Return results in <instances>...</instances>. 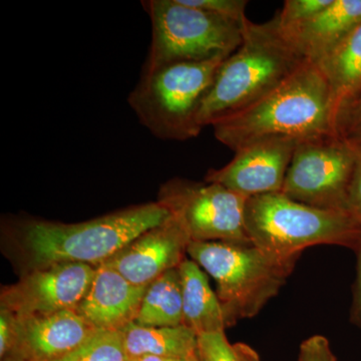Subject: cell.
Masks as SVG:
<instances>
[{
  "label": "cell",
  "instance_id": "3957f363",
  "mask_svg": "<svg viewBox=\"0 0 361 361\" xmlns=\"http://www.w3.org/2000/svg\"><path fill=\"white\" fill-rule=\"evenodd\" d=\"M172 213L160 202L142 204L77 224L32 220L21 227L23 245L37 268L58 263L102 265Z\"/></svg>",
  "mask_w": 361,
  "mask_h": 361
},
{
  "label": "cell",
  "instance_id": "4dcf8cb0",
  "mask_svg": "<svg viewBox=\"0 0 361 361\" xmlns=\"http://www.w3.org/2000/svg\"><path fill=\"white\" fill-rule=\"evenodd\" d=\"M191 361H201L200 358H199L198 353H196V355L191 358Z\"/></svg>",
  "mask_w": 361,
  "mask_h": 361
},
{
  "label": "cell",
  "instance_id": "30bf717a",
  "mask_svg": "<svg viewBox=\"0 0 361 361\" xmlns=\"http://www.w3.org/2000/svg\"><path fill=\"white\" fill-rule=\"evenodd\" d=\"M94 273L96 267L77 262L35 268L20 283L4 292L1 305L20 318L77 310Z\"/></svg>",
  "mask_w": 361,
  "mask_h": 361
},
{
  "label": "cell",
  "instance_id": "7a4b0ae2",
  "mask_svg": "<svg viewBox=\"0 0 361 361\" xmlns=\"http://www.w3.org/2000/svg\"><path fill=\"white\" fill-rule=\"evenodd\" d=\"M280 30L276 18L264 23L248 20L243 42L223 61L200 109L202 130L246 110L269 94L306 63Z\"/></svg>",
  "mask_w": 361,
  "mask_h": 361
},
{
  "label": "cell",
  "instance_id": "6da1fadb",
  "mask_svg": "<svg viewBox=\"0 0 361 361\" xmlns=\"http://www.w3.org/2000/svg\"><path fill=\"white\" fill-rule=\"evenodd\" d=\"M212 128L216 139L233 152L269 140L299 142L339 135L329 82L310 61L257 103Z\"/></svg>",
  "mask_w": 361,
  "mask_h": 361
},
{
  "label": "cell",
  "instance_id": "cb8c5ba5",
  "mask_svg": "<svg viewBox=\"0 0 361 361\" xmlns=\"http://www.w3.org/2000/svg\"><path fill=\"white\" fill-rule=\"evenodd\" d=\"M338 135L351 144L361 145V94L342 113Z\"/></svg>",
  "mask_w": 361,
  "mask_h": 361
},
{
  "label": "cell",
  "instance_id": "4316f807",
  "mask_svg": "<svg viewBox=\"0 0 361 361\" xmlns=\"http://www.w3.org/2000/svg\"><path fill=\"white\" fill-rule=\"evenodd\" d=\"M348 212L361 223V145H358L355 171L348 194Z\"/></svg>",
  "mask_w": 361,
  "mask_h": 361
},
{
  "label": "cell",
  "instance_id": "9a60e30c",
  "mask_svg": "<svg viewBox=\"0 0 361 361\" xmlns=\"http://www.w3.org/2000/svg\"><path fill=\"white\" fill-rule=\"evenodd\" d=\"M361 25V0H332L313 20L287 35L306 61L317 65Z\"/></svg>",
  "mask_w": 361,
  "mask_h": 361
},
{
  "label": "cell",
  "instance_id": "44dd1931",
  "mask_svg": "<svg viewBox=\"0 0 361 361\" xmlns=\"http://www.w3.org/2000/svg\"><path fill=\"white\" fill-rule=\"evenodd\" d=\"M197 353L201 361H260L250 346L230 343L224 331L198 336Z\"/></svg>",
  "mask_w": 361,
  "mask_h": 361
},
{
  "label": "cell",
  "instance_id": "f546056e",
  "mask_svg": "<svg viewBox=\"0 0 361 361\" xmlns=\"http://www.w3.org/2000/svg\"><path fill=\"white\" fill-rule=\"evenodd\" d=\"M1 361H27L23 356L18 355V353H9L1 358Z\"/></svg>",
  "mask_w": 361,
  "mask_h": 361
},
{
  "label": "cell",
  "instance_id": "603a6c76",
  "mask_svg": "<svg viewBox=\"0 0 361 361\" xmlns=\"http://www.w3.org/2000/svg\"><path fill=\"white\" fill-rule=\"evenodd\" d=\"M187 6L203 9L236 21L244 25L248 21L246 16V7L248 1L246 0H182Z\"/></svg>",
  "mask_w": 361,
  "mask_h": 361
},
{
  "label": "cell",
  "instance_id": "5b68a950",
  "mask_svg": "<svg viewBox=\"0 0 361 361\" xmlns=\"http://www.w3.org/2000/svg\"><path fill=\"white\" fill-rule=\"evenodd\" d=\"M187 253L217 283L226 327L257 315L279 293L297 262L252 243L191 241Z\"/></svg>",
  "mask_w": 361,
  "mask_h": 361
},
{
  "label": "cell",
  "instance_id": "5bb4252c",
  "mask_svg": "<svg viewBox=\"0 0 361 361\" xmlns=\"http://www.w3.org/2000/svg\"><path fill=\"white\" fill-rule=\"evenodd\" d=\"M147 288L130 283L109 266L99 265L75 311L97 330H122L135 322Z\"/></svg>",
  "mask_w": 361,
  "mask_h": 361
},
{
  "label": "cell",
  "instance_id": "7c38bea8",
  "mask_svg": "<svg viewBox=\"0 0 361 361\" xmlns=\"http://www.w3.org/2000/svg\"><path fill=\"white\" fill-rule=\"evenodd\" d=\"M191 239L174 215L149 230L104 265L113 268L130 283L149 286L164 273L179 267Z\"/></svg>",
  "mask_w": 361,
  "mask_h": 361
},
{
  "label": "cell",
  "instance_id": "d4e9b609",
  "mask_svg": "<svg viewBox=\"0 0 361 361\" xmlns=\"http://www.w3.org/2000/svg\"><path fill=\"white\" fill-rule=\"evenodd\" d=\"M20 320L16 313L1 305L0 310V356L13 353L18 341Z\"/></svg>",
  "mask_w": 361,
  "mask_h": 361
},
{
  "label": "cell",
  "instance_id": "2e32d148",
  "mask_svg": "<svg viewBox=\"0 0 361 361\" xmlns=\"http://www.w3.org/2000/svg\"><path fill=\"white\" fill-rule=\"evenodd\" d=\"M182 280L184 325L197 336L224 331V312L208 277L193 260L184 259L179 266Z\"/></svg>",
  "mask_w": 361,
  "mask_h": 361
},
{
  "label": "cell",
  "instance_id": "ffe728a7",
  "mask_svg": "<svg viewBox=\"0 0 361 361\" xmlns=\"http://www.w3.org/2000/svg\"><path fill=\"white\" fill-rule=\"evenodd\" d=\"M52 361H129L121 330H97L68 355Z\"/></svg>",
  "mask_w": 361,
  "mask_h": 361
},
{
  "label": "cell",
  "instance_id": "7402d4cb",
  "mask_svg": "<svg viewBox=\"0 0 361 361\" xmlns=\"http://www.w3.org/2000/svg\"><path fill=\"white\" fill-rule=\"evenodd\" d=\"M331 2L332 0H286L275 18L281 32L287 35L310 23Z\"/></svg>",
  "mask_w": 361,
  "mask_h": 361
},
{
  "label": "cell",
  "instance_id": "ba28073f",
  "mask_svg": "<svg viewBox=\"0 0 361 361\" xmlns=\"http://www.w3.org/2000/svg\"><path fill=\"white\" fill-rule=\"evenodd\" d=\"M357 147L341 135L299 142L282 193L305 205L348 212Z\"/></svg>",
  "mask_w": 361,
  "mask_h": 361
},
{
  "label": "cell",
  "instance_id": "484cf974",
  "mask_svg": "<svg viewBox=\"0 0 361 361\" xmlns=\"http://www.w3.org/2000/svg\"><path fill=\"white\" fill-rule=\"evenodd\" d=\"M298 361H336L329 339L322 336H311L300 345Z\"/></svg>",
  "mask_w": 361,
  "mask_h": 361
},
{
  "label": "cell",
  "instance_id": "ac0fdd59",
  "mask_svg": "<svg viewBox=\"0 0 361 361\" xmlns=\"http://www.w3.org/2000/svg\"><path fill=\"white\" fill-rule=\"evenodd\" d=\"M121 331L129 360L147 355L189 360L196 355L198 348V336L186 325L142 326L134 322Z\"/></svg>",
  "mask_w": 361,
  "mask_h": 361
},
{
  "label": "cell",
  "instance_id": "1f68e13d",
  "mask_svg": "<svg viewBox=\"0 0 361 361\" xmlns=\"http://www.w3.org/2000/svg\"><path fill=\"white\" fill-rule=\"evenodd\" d=\"M129 361H137V360H129Z\"/></svg>",
  "mask_w": 361,
  "mask_h": 361
},
{
  "label": "cell",
  "instance_id": "52a82bcc",
  "mask_svg": "<svg viewBox=\"0 0 361 361\" xmlns=\"http://www.w3.org/2000/svg\"><path fill=\"white\" fill-rule=\"evenodd\" d=\"M152 23V42L142 71L173 63L231 56L243 42L244 25L182 0L142 1Z\"/></svg>",
  "mask_w": 361,
  "mask_h": 361
},
{
  "label": "cell",
  "instance_id": "277c9868",
  "mask_svg": "<svg viewBox=\"0 0 361 361\" xmlns=\"http://www.w3.org/2000/svg\"><path fill=\"white\" fill-rule=\"evenodd\" d=\"M244 219L252 244L287 260H298L308 247L356 252L361 245V223L350 213L305 205L282 192L247 199Z\"/></svg>",
  "mask_w": 361,
  "mask_h": 361
},
{
  "label": "cell",
  "instance_id": "f1b7e54d",
  "mask_svg": "<svg viewBox=\"0 0 361 361\" xmlns=\"http://www.w3.org/2000/svg\"><path fill=\"white\" fill-rule=\"evenodd\" d=\"M193 356H192V357H193ZM191 358H189V360H185V358L163 357V356L147 355L142 356V357L139 358L137 361H191Z\"/></svg>",
  "mask_w": 361,
  "mask_h": 361
},
{
  "label": "cell",
  "instance_id": "8992f818",
  "mask_svg": "<svg viewBox=\"0 0 361 361\" xmlns=\"http://www.w3.org/2000/svg\"><path fill=\"white\" fill-rule=\"evenodd\" d=\"M226 59L142 71L128 103L141 125L159 139L184 142L198 137L199 109Z\"/></svg>",
  "mask_w": 361,
  "mask_h": 361
},
{
  "label": "cell",
  "instance_id": "83f0119b",
  "mask_svg": "<svg viewBox=\"0 0 361 361\" xmlns=\"http://www.w3.org/2000/svg\"><path fill=\"white\" fill-rule=\"evenodd\" d=\"M356 253H357V276H356L355 285L351 320L361 327V245Z\"/></svg>",
  "mask_w": 361,
  "mask_h": 361
},
{
  "label": "cell",
  "instance_id": "4fadbf2b",
  "mask_svg": "<svg viewBox=\"0 0 361 361\" xmlns=\"http://www.w3.org/2000/svg\"><path fill=\"white\" fill-rule=\"evenodd\" d=\"M18 341L13 353L27 361L58 360L97 331L75 310L18 317Z\"/></svg>",
  "mask_w": 361,
  "mask_h": 361
},
{
  "label": "cell",
  "instance_id": "8fae6325",
  "mask_svg": "<svg viewBox=\"0 0 361 361\" xmlns=\"http://www.w3.org/2000/svg\"><path fill=\"white\" fill-rule=\"evenodd\" d=\"M297 144L277 139L250 145L235 152L224 167L209 170L205 180L246 198L281 192Z\"/></svg>",
  "mask_w": 361,
  "mask_h": 361
},
{
  "label": "cell",
  "instance_id": "9c48e42d",
  "mask_svg": "<svg viewBox=\"0 0 361 361\" xmlns=\"http://www.w3.org/2000/svg\"><path fill=\"white\" fill-rule=\"evenodd\" d=\"M247 199L217 183L174 179L161 187L158 202L180 220L191 241L249 244Z\"/></svg>",
  "mask_w": 361,
  "mask_h": 361
},
{
  "label": "cell",
  "instance_id": "d6986e66",
  "mask_svg": "<svg viewBox=\"0 0 361 361\" xmlns=\"http://www.w3.org/2000/svg\"><path fill=\"white\" fill-rule=\"evenodd\" d=\"M135 322L154 327L184 325L179 267L167 271L149 285Z\"/></svg>",
  "mask_w": 361,
  "mask_h": 361
},
{
  "label": "cell",
  "instance_id": "e0dca14e",
  "mask_svg": "<svg viewBox=\"0 0 361 361\" xmlns=\"http://www.w3.org/2000/svg\"><path fill=\"white\" fill-rule=\"evenodd\" d=\"M329 82L337 123L361 94V25L316 65Z\"/></svg>",
  "mask_w": 361,
  "mask_h": 361
}]
</instances>
